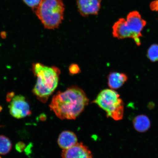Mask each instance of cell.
Here are the masks:
<instances>
[{
    "label": "cell",
    "mask_w": 158,
    "mask_h": 158,
    "mask_svg": "<svg viewBox=\"0 0 158 158\" xmlns=\"http://www.w3.org/2000/svg\"><path fill=\"white\" fill-rule=\"evenodd\" d=\"M89 100L81 89L72 86L53 96L49 106L61 120H74L88 105Z\"/></svg>",
    "instance_id": "obj_1"
},
{
    "label": "cell",
    "mask_w": 158,
    "mask_h": 158,
    "mask_svg": "<svg viewBox=\"0 0 158 158\" xmlns=\"http://www.w3.org/2000/svg\"><path fill=\"white\" fill-rule=\"evenodd\" d=\"M32 69L37 78L33 93L41 102L45 103L58 86L60 70L56 67H48L40 63L33 64Z\"/></svg>",
    "instance_id": "obj_2"
},
{
    "label": "cell",
    "mask_w": 158,
    "mask_h": 158,
    "mask_svg": "<svg viewBox=\"0 0 158 158\" xmlns=\"http://www.w3.org/2000/svg\"><path fill=\"white\" fill-rule=\"evenodd\" d=\"M147 23L138 12L133 11L128 14L126 19H120L112 27L114 37L118 39L131 38L137 46L141 45L142 31Z\"/></svg>",
    "instance_id": "obj_3"
},
{
    "label": "cell",
    "mask_w": 158,
    "mask_h": 158,
    "mask_svg": "<svg viewBox=\"0 0 158 158\" xmlns=\"http://www.w3.org/2000/svg\"><path fill=\"white\" fill-rule=\"evenodd\" d=\"M64 6L62 0H41L35 13L45 28H58L64 18Z\"/></svg>",
    "instance_id": "obj_4"
},
{
    "label": "cell",
    "mask_w": 158,
    "mask_h": 158,
    "mask_svg": "<svg viewBox=\"0 0 158 158\" xmlns=\"http://www.w3.org/2000/svg\"><path fill=\"white\" fill-rule=\"evenodd\" d=\"M106 112L108 118L118 121L123 119L124 104L117 92L112 89L101 91L93 102Z\"/></svg>",
    "instance_id": "obj_5"
},
{
    "label": "cell",
    "mask_w": 158,
    "mask_h": 158,
    "mask_svg": "<svg viewBox=\"0 0 158 158\" xmlns=\"http://www.w3.org/2000/svg\"><path fill=\"white\" fill-rule=\"evenodd\" d=\"M10 102L9 112L13 117L19 119L31 115L30 106L25 97L20 94L15 95Z\"/></svg>",
    "instance_id": "obj_6"
},
{
    "label": "cell",
    "mask_w": 158,
    "mask_h": 158,
    "mask_svg": "<svg viewBox=\"0 0 158 158\" xmlns=\"http://www.w3.org/2000/svg\"><path fill=\"white\" fill-rule=\"evenodd\" d=\"M62 158H93L88 147L82 143H77L69 149L63 150Z\"/></svg>",
    "instance_id": "obj_7"
},
{
    "label": "cell",
    "mask_w": 158,
    "mask_h": 158,
    "mask_svg": "<svg viewBox=\"0 0 158 158\" xmlns=\"http://www.w3.org/2000/svg\"><path fill=\"white\" fill-rule=\"evenodd\" d=\"M102 1V0H77L79 12L83 17L98 15Z\"/></svg>",
    "instance_id": "obj_8"
},
{
    "label": "cell",
    "mask_w": 158,
    "mask_h": 158,
    "mask_svg": "<svg viewBox=\"0 0 158 158\" xmlns=\"http://www.w3.org/2000/svg\"><path fill=\"white\" fill-rule=\"evenodd\" d=\"M77 143V137L73 132L64 131L59 134L58 143L59 147L63 150L69 149Z\"/></svg>",
    "instance_id": "obj_9"
},
{
    "label": "cell",
    "mask_w": 158,
    "mask_h": 158,
    "mask_svg": "<svg viewBox=\"0 0 158 158\" xmlns=\"http://www.w3.org/2000/svg\"><path fill=\"white\" fill-rule=\"evenodd\" d=\"M128 77L123 73H111L108 77V85L112 89H116L121 87L127 81Z\"/></svg>",
    "instance_id": "obj_10"
},
{
    "label": "cell",
    "mask_w": 158,
    "mask_h": 158,
    "mask_svg": "<svg viewBox=\"0 0 158 158\" xmlns=\"http://www.w3.org/2000/svg\"><path fill=\"white\" fill-rule=\"evenodd\" d=\"M133 125L136 131L144 133L149 129L151 123L148 116L144 114H139L134 118Z\"/></svg>",
    "instance_id": "obj_11"
},
{
    "label": "cell",
    "mask_w": 158,
    "mask_h": 158,
    "mask_svg": "<svg viewBox=\"0 0 158 158\" xmlns=\"http://www.w3.org/2000/svg\"><path fill=\"white\" fill-rule=\"evenodd\" d=\"M12 148V143L8 138L0 135V155H4L10 152Z\"/></svg>",
    "instance_id": "obj_12"
},
{
    "label": "cell",
    "mask_w": 158,
    "mask_h": 158,
    "mask_svg": "<svg viewBox=\"0 0 158 158\" xmlns=\"http://www.w3.org/2000/svg\"><path fill=\"white\" fill-rule=\"evenodd\" d=\"M147 56L152 62L158 61V44H153L150 47L147 51Z\"/></svg>",
    "instance_id": "obj_13"
},
{
    "label": "cell",
    "mask_w": 158,
    "mask_h": 158,
    "mask_svg": "<svg viewBox=\"0 0 158 158\" xmlns=\"http://www.w3.org/2000/svg\"><path fill=\"white\" fill-rule=\"evenodd\" d=\"M23 1L29 6L34 8L37 7L41 0H23Z\"/></svg>",
    "instance_id": "obj_14"
},
{
    "label": "cell",
    "mask_w": 158,
    "mask_h": 158,
    "mask_svg": "<svg viewBox=\"0 0 158 158\" xmlns=\"http://www.w3.org/2000/svg\"><path fill=\"white\" fill-rule=\"evenodd\" d=\"M69 71L71 74L74 75L79 73L80 69L77 64H71L69 67Z\"/></svg>",
    "instance_id": "obj_15"
},
{
    "label": "cell",
    "mask_w": 158,
    "mask_h": 158,
    "mask_svg": "<svg viewBox=\"0 0 158 158\" xmlns=\"http://www.w3.org/2000/svg\"><path fill=\"white\" fill-rule=\"evenodd\" d=\"M25 145L24 143L23 142H19L16 145V149L19 152H22L25 149Z\"/></svg>",
    "instance_id": "obj_16"
},
{
    "label": "cell",
    "mask_w": 158,
    "mask_h": 158,
    "mask_svg": "<svg viewBox=\"0 0 158 158\" xmlns=\"http://www.w3.org/2000/svg\"><path fill=\"white\" fill-rule=\"evenodd\" d=\"M150 8L153 11H158V0H155L150 4Z\"/></svg>",
    "instance_id": "obj_17"
}]
</instances>
